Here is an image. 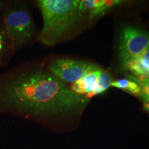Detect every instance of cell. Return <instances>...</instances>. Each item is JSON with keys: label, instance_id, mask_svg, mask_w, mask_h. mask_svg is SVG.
Instances as JSON below:
<instances>
[{"label": "cell", "instance_id": "obj_15", "mask_svg": "<svg viewBox=\"0 0 149 149\" xmlns=\"http://www.w3.org/2000/svg\"><path fill=\"white\" fill-rule=\"evenodd\" d=\"M2 6H3V3H1V2H0V9L1 8V7H2Z\"/></svg>", "mask_w": 149, "mask_h": 149}, {"label": "cell", "instance_id": "obj_4", "mask_svg": "<svg viewBox=\"0 0 149 149\" xmlns=\"http://www.w3.org/2000/svg\"><path fill=\"white\" fill-rule=\"evenodd\" d=\"M149 46V33L141 28L131 26L122 29L119 44V58L122 69L137 58Z\"/></svg>", "mask_w": 149, "mask_h": 149}, {"label": "cell", "instance_id": "obj_2", "mask_svg": "<svg viewBox=\"0 0 149 149\" xmlns=\"http://www.w3.org/2000/svg\"><path fill=\"white\" fill-rule=\"evenodd\" d=\"M78 0H41L37 4L42 13L43 29L38 40L45 46L61 42L79 23L84 14Z\"/></svg>", "mask_w": 149, "mask_h": 149}, {"label": "cell", "instance_id": "obj_12", "mask_svg": "<svg viewBox=\"0 0 149 149\" xmlns=\"http://www.w3.org/2000/svg\"><path fill=\"white\" fill-rule=\"evenodd\" d=\"M106 0H83L79 1V10L81 13L84 15L88 11H91L105 4Z\"/></svg>", "mask_w": 149, "mask_h": 149}, {"label": "cell", "instance_id": "obj_13", "mask_svg": "<svg viewBox=\"0 0 149 149\" xmlns=\"http://www.w3.org/2000/svg\"><path fill=\"white\" fill-rule=\"evenodd\" d=\"M9 48L11 49V46L8 37L4 29L0 27V63L6 57Z\"/></svg>", "mask_w": 149, "mask_h": 149}, {"label": "cell", "instance_id": "obj_1", "mask_svg": "<svg viewBox=\"0 0 149 149\" xmlns=\"http://www.w3.org/2000/svg\"><path fill=\"white\" fill-rule=\"evenodd\" d=\"M90 99L42 68L25 70L0 84V109L39 119L79 117Z\"/></svg>", "mask_w": 149, "mask_h": 149}, {"label": "cell", "instance_id": "obj_7", "mask_svg": "<svg viewBox=\"0 0 149 149\" xmlns=\"http://www.w3.org/2000/svg\"><path fill=\"white\" fill-rule=\"evenodd\" d=\"M123 70L135 77H149V46L137 58L130 61Z\"/></svg>", "mask_w": 149, "mask_h": 149}, {"label": "cell", "instance_id": "obj_11", "mask_svg": "<svg viewBox=\"0 0 149 149\" xmlns=\"http://www.w3.org/2000/svg\"><path fill=\"white\" fill-rule=\"evenodd\" d=\"M128 79L135 81L140 88L139 99L143 102L149 100V77H135L132 74H126Z\"/></svg>", "mask_w": 149, "mask_h": 149}, {"label": "cell", "instance_id": "obj_8", "mask_svg": "<svg viewBox=\"0 0 149 149\" xmlns=\"http://www.w3.org/2000/svg\"><path fill=\"white\" fill-rule=\"evenodd\" d=\"M111 86L121 89L139 98L140 96V88L138 84L131 79H120L114 80L111 82Z\"/></svg>", "mask_w": 149, "mask_h": 149}, {"label": "cell", "instance_id": "obj_6", "mask_svg": "<svg viewBox=\"0 0 149 149\" xmlns=\"http://www.w3.org/2000/svg\"><path fill=\"white\" fill-rule=\"evenodd\" d=\"M102 69L101 68L97 70H93L85 74L77 81L72 84L70 88L77 94L81 95H87L91 93L96 86L98 78L101 74Z\"/></svg>", "mask_w": 149, "mask_h": 149}, {"label": "cell", "instance_id": "obj_3", "mask_svg": "<svg viewBox=\"0 0 149 149\" xmlns=\"http://www.w3.org/2000/svg\"><path fill=\"white\" fill-rule=\"evenodd\" d=\"M3 21L11 49L13 51L27 44L34 35L32 17L25 7L9 8L3 14Z\"/></svg>", "mask_w": 149, "mask_h": 149}, {"label": "cell", "instance_id": "obj_14", "mask_svg": "<svg viewBox=\"0 0 149 149\" xmlns=\"http://www.w3.org/2000/svg\"><path fill=\"white\" fill-rule=\"evenodd\" d=\"M143 109L146 112L149 113V100L146 102H144L143 104Z\"/></svg>", "mask_w": 149, "mask_h": 149}, {"label": "cell", "instance_id": "obj_5", "mask_svg": "<svg viewBox=\"0 0 149 149\" xmlns=\"http://www.w3.org/2000/svg\"><path fill=\"white\" fill-rule=\"evenodd\" d=\"M100 68L98 65L70 58H59L49 65V71L64 83L73 84L85 74Z\"/></svg>", "mask_w": 149, "mask_h": 149}, {"label": "cell", "instance_id": "obj_10", "mask_svg": "<svg viewBox=\"0 0 149 149\" xmlns=\"http://www.w3.org/2000/svg\"><path fill=\"white\" fill-rule=\"evenodd\" d=\"M125 1H120V0H112V1H107L105 4L102 6L93 9L90 11V16H89V19L91 22L95 21L104 15L107 14L109 10H111L113 7L117 6L124 3Z\"/></svg>", "mask_w": 149, "mask_h": 149}, {"label": "cell", "instance_id": "obj_9", "mask_svg": "<svg viewBox=\"0 0 149 149\" xmlns=\"http://www.w3.org/2000/svg\"><path fill=\"white\" fill-rule=\"evenodd\" d=\"M112 78L110 73L107 70H103L100 74L98 78L97 83L96 86L93 89V91L88 95H86L87 97L91 99L93 96L101 94V93L105 92L108 88L111 86L112 82Z\"/></svg>", "mask_w": 149, "mask_h": 149}]
</instances>
